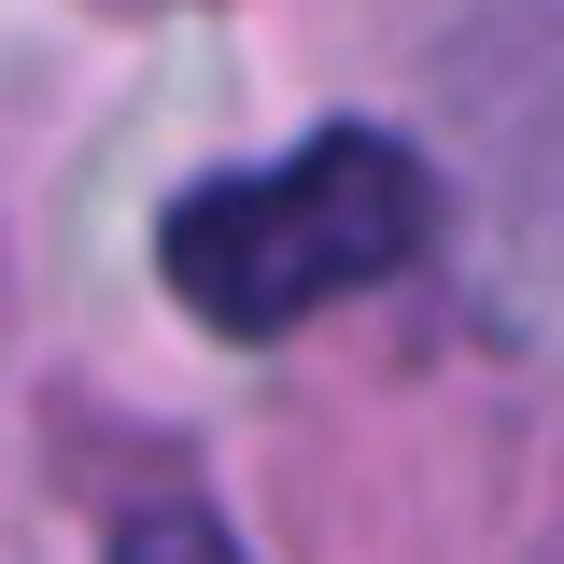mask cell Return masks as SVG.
<instances>
[{"label":"cell","instance_id":"obj_1","mask_svg":"<svg viewBox=\"0 0 564 564\" xmlns=\"http://www.w3.org/2000/svg\"><path fill=\"white\" fill-rule=\"evenodd\" d=\"M437 226V170L381 128H325L269 155V170H226L198 198H170V296L226 325V339H282L296 311L395 282Z\"/></svg>","mask_w":564,"mask_h":564},{"label":"cell","instance_id":"obj_2","mask_svg":"<svg viewBox=\"0 0 564 564\" xmlns=\"http://www.w3.org/2000/svg\"><path fill=\"white\" fill-rule=\"evenodd\" d=\"M113 564H240V536H226L212 508H128Z\"/></svg>","mask_w":564,"mask_h":564}]
</instances>
